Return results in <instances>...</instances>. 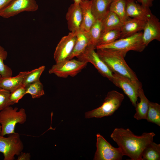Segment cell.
<instances>
[{
  "mask_svg": "<svg viewBox=\"0 0 160 160\" xmlns=\"http://www.w3.org/2000/svg\"><path fill=\"white\" fill-rule=\"evenodd\" d=\"M148 122L160 126V105L149 101L146 119Z\"/></svg>",
  "mask_w": 160,
  "mask_h": 160,
  "instance_id": "484cf974",
  "label": "cell"
},
{
  "mask_svg": "<svg viewBox=\"0 0 160 160\" xmlns=\"http://www.w3.org/2000/svg\"><path fill=\"white\" fill-rule=\"evenodd\" d=\"M76 32H70L63 37L57 44L54 54L56 63L67 59L71 54L76 39Z\"/></svg>",
  "mask_w": 160,
  "mask_h": 160,
  "instance_id": "7c38bea8",
  "label": "cell"
},
{
  "mask_svg": "<svg viewBox=\"0 0 160 160\" xmlns=\"http://www.w3.org/2000/svg\"><path fill=\"white\" fill-rule=\"evenodd\" d=\"M25 93L29 94L33 99L39 98L45 94L44 86L40 81L25 86Z\"/></svg>",
  "mask_w": 160,
  "mask_h": 160,
  "instance_id": "4316f807",
  "label": "cell"
},
{
  "mask_svg": "<svg viewBox=\"0 0 160 160\" xmlns=\"http://www.w3.org/2000/svg\"><path fill=\"white\" fill-rule=\"evenodd\" d=\"M82 14V21L80 29L87 32L96 19L92 12L91 0H82L79 4Z\"/></svg>",
  "mask_w": 160,
  "mask_h": 160,
  "instance_id": "2e32d148",
  "label": "cell"
},
{
  "mask_svg": "<svg viewBox=\"0 0 160 160\" xmlns=\"http://www.w3.org/2000/svg\"><path fill=\"white\" fill-rule=\"evenodd\" d=\"M126 12L127 16L146 21L152 14L150 8L143 7L135 0H127Z\"/></svg>",
  "mask_w": 160,
  "mask_h": 160,
  "instance_id": "9a60e30c",
  "label": "cell"
},
{
  "mask_svg": "<svg viewBox=\"0 0 160 160\" xmlns=\"http://www.w3.org/2000/svg\"><path fill=\"white\" fill-rule=\"evenodd\" d=\"M146 22L143 20L130 17L123 22L119 39L131 36L143 30Z\"/></svg>",
  "mask_w": 160,
  "mask_h": 160,
  "instance_id": "e0dca14e",
  "label": "cell"
},
{
  "mask_svg": "<svg viewBox=\"0 0 160 160\" xmlns=\"http://www.w3.org/2000/svg\"><path fill=\"white\" fill-rule=\"evenodd\" d=\"M31 155L29 153H25L22 152L18 156L17 160H30Z\"/></svg>",
  "mask_w": 160,
  "mask_h": 160,
  "instance_id": "836d02e7",
  "label": "cell"
},
{
  "mask_svg": "<svg viewBox=\"0 0 160 160\" xmlns=\"http://www.w3.org/2000/svg\"><path fill=\"white\" fill-rule=\"evenodd\" d=\"M28 72H21L16 76L0 78V88L11 92L22 85L23 79Z\"/></svg>",
  "mask_w": 160,
  "mask_h": 160,
  "instance_id": "d6986e66",
  "label": "cell"
},
{
  "mask_svg": "<svg viewBox=\"0 0 160 160\" xmlns=\"http://www.w3.org/2000/svg\"><path fill=\"white\" fill-rule=\"evenodd\" d=\"M124 95L116 90L108 92L102 105L97 108L85 113V117L100 118L113 115L121 106Z\"/></svg>",
  "mask_w": 160,
  "mask_h": 160,
  "instance_id": "277c9868",
  "label": "cell"
},
{
  "mask_svg": "<svg viewBox=\"0 0 160 160\" xmlns=\"http://www.w3.org/2000/svg\"><path fill=\"white\" fill-rule=\"evenodd\" d=\"M142 35V32H140L131 36L119 39L110 44L97 46L96 49L115 50L122 53L125 56L130 50L141 52L146 47L143 42Z\"/></svg>",
  "mask_w": 160,
  "mask_h": 160,
  "instance_id": "5b68a950",
  "label": "cell"
},
{
  "mask_svg": "<svg viewBox=\"0 0 160 160\" xmlns=\"http://www.w3.org/2000/svg\"><path fill=\"white\" fill-rule=\"evenodd\" d=\"M38 8L36 0H14L0 12V17L8 18L24 12H35Z\"/></svg>",
  "mask_w": 160,
  "mask_h": 160,
  "instance_id": "8fae6325",
  "label": "cell"
},
{
  "mask_svg": "<svg viewBox=\"0 0 160 160\" xmlns=\"http://www.w3.org/2000/svg\"><path fill=\"white\" fill-rule=\"evenodd\" d=\"M99 56L113 73H118L132 80H138L133 71L129 67L121 52L109 49H97Z\"/></svg>",
  "mask_w": 160,
  "mask_h": 160,
  "instance_id": "7a4b0ae2",
  "label": "cell"
},
{
  "mask_svg": "<svg viewBox=\"0 0 160 160\" xmlns=\"http://www.w3.org/2000/svg\"><path fill=\"white\" fill-rule=\"evenodd\" d=\"M138 97L140 99L135 107L136 113L134 117L137 120L146 119L149 101L145 96L142 86L139 88Z\"/></svg>",
  "mask_w": 160,
  "mask_h": 160,
  "instance_id": "44dd1931",
  "label": "cell"
},
{
  "mask_svg": "<svg viewBox=\"0 0 160 160\" xmlns=\"http://www.w3.org/2000/svg\"><path fill=\"white\" fill-rule=\"evenodd\" d=\"M143 30L142 38L146 47L153 40L160 41V22L155 15L152 14L146 21Z\"/></svg>",
  "mask_w": 160,
  "mask_h": 160,
  "instance_id": "4fadbf2b",
  "label": "cell"
},
{
  "mask_svg": "<svg viewBox=\"0 0 160 160\" xmlns=\"http://www.w3.org/2000/svg\"><path fill=\"white\" fill-rule=\"evenodd\" d=\"M7 137L0 135V152L4 156V160H14L24 148V145L19 134L15 132Z\"/></svg>",
  "mask_w": 160,
  "mask_h": 160,
  "instance_id": "52a82bcc",
  "label": "cell"
},
{
  "mask_svg": "<svg viewBox=\"0 0 160 160\" xmlns=\"http://www.w3.org/2000/svg\"><path fill=\"white\" fill-rule=\"evenodd\" d=\"M68 28L71 32H76L80 29L82 14L79 4L73 3L68 7L65 15Z\"/></svg>",
  "mask_w": 160,
  "mask_h": 160,
  "instance_id": "5bb4252c",
  "label": "cell"
},
{
  "mask_svg": "<svg viewBox=\"0 0 160 160\" xmlns=\"http://www.w3.org/2000/svg\"><path fill=\"white\" fill-rule=\"evenodd\" d=\"M45 68L44 66L42 65L31 71H28L23 79V84L25 86L29 84L40 81V77Z\"/></svg>",
  "mask_w": 160,
  "mask_h": 160,
  "instance_id": "f1b7e54d",
  "label": "cell"
},
{
  "mask_svg": "<svg viewBox=\"0 0 160 160\" xmlns=\"http://www.w3.org/2000/svg\"><path fill=\"white\" fill-rule=\"evenodd\" d=\"M1 75H0V78H1Z\"/></svg>",
  "mask_w": 160,
  "mask_h": 160,
  "instance_id": "74e56055",
  "label": "cell"
},
{
  "mask_svg": "<svg viewBox=\"0 0 160 160\" xmlns=\"http://www.w3.org/2000/svg\"><path fill=\"white\" fill-rule=\"evenodd\" d=\"M88 44L87 32L80 30L77 32L76 39L73 49L67 59L78 57L84 51L88 46Z\"/></svg>",
  "mask_w": 160,
  "mask_h": 160,
  "instance_id": "ffe728a7",
  "label": "cell"
},
{
  "mask_svg": "<svg viewBox=\"0 0 160 160\" xmlns=\"http://www.w3.org/2000/svg\"><path fill=\"white\" fill-rule=\"evenodd\" d=\"M101 20L102 28L101 34L110 30H121L123 23L116 14L109 10Z\"/></svg>",
  "mask_w": 160,
  "mask_h": 160,
  "instance_id": "ac0fdd59",
  "label": "cell"
},
{
  "mask_svg": "<svg viewBox=\"0 0 160 160\" xmlns=\"http://www.w3.org/2000/svg\"><path fill=\"white\" fill-rule=\"evenodd\" d=\"M143 7L150 8L153 5V2L154 0H136Z\"/></svg>",
  "mask_w": 160,
  "mask_h": 160,
  "instance_id": "d6a6232c",
  "label": "cell"
},
{
  "mask_svg": "<svg viewBox=\"0 0 160 160\" xmlns=\"http://www.w3.org/2000/svg\"><path fill=\"white\" fill-rule=\"evenodd\" d=\"M18 109L17 107L13 108L10 106L0 111V135L4 136L15 132L16 125L26 122L27 116L25 109L23 108Z\"/></svg>",
  "mask_w": 160,
  "mask_h": 160,
  "instance_id": "3957f363",
  "label": "cell"
},
{
  "mask_svg": "<svg viewBox=\"0 0 160 160\" xmlns=\"http://www.w3.org/2000/svg\"><path fill=\"white\" fill-rule=\"evenodd\" d=\"M160 159V144L153 141L144 150L142 160H159Z\"/></svg>",
  "mask_w": 160,
  "mask_h": 160,
  "instance_id": "d4e9b609",
  "label": "cell"
},
{
  "mask_svg": "<svg viewBox=\"0 0 160 160\" xmlns=\"http://www.w3.org/2000/svg\"><path fill=\"white\" fill-rule=\"evenodd\" d=\"M14 0H0V12Z\"/></svg>",
  "mask_w": 160,
  "mask_h": 160,
  "instance_id": "e575fe53",
  "label": "cell"
},
{
  "mask_svg": "<svg viewBox=\"0 0 160 160\" xmlns=\"http://www.w3.org/2000/svg\"><path fill=\"white\" fill-rule=\"evenodd\" d=\"M1 125H0V133L1 132Z\"/></svg>",
  "mask_w": 160,
  "mask_h": 160,
  "instance_id": "8d00e7d4",
  "label": "cell"
},
{
  "mask_svg": "<svg viewBox=\"0 0 160 160\" xmlns=\"http://www.w3.org/2000/svg\"><path fill=\"white\" fill-rule=\"evenodd\" d=\"M113 0H91V8L96 20H101L109 11Z\"/></svg>",
  "mask_w": 160,
  "mask_h": 160,
  "instance_id": "7402d4cb",
  "label": "cell"
},
{
  "mask_svg": "<svg viewBox=\"0 0 160 160\" xmlns=\"http://www.w3.org/2000/svg\"><path fill=\"white\" fill-rule=\"evenodd\" d=\"M8 53L7 51L0 45V75L3 78L12 76V71L11 68L5 65L4 61L6 59Z\"/></svg>",
  "mask_w": 160,
  "mask_h": 160,
  "instance_id": "f546056e",
  "label": "cell"
},
{
  "mask_svg": "<svg viewBox=\"0 0 160 160\" xmlns=\"http://www.w3.org/2000/svg\"><path fill=\"white\" fill-rule=\"evenodd\" d=\"M74 1V3L77 4H79V3L81 2L82 0H71Z\"/></svg>",
  "mask_w": 160,
  "mask_h": 160,
  "instance_id": "d590c367",
  "label": "cell"
},
{
  "mask_svg": "<svg viewBox=\"0 0 160 160\" xmlns=\"http://www.w3.org/2000/svg\"><path fill=\"white\" fill-rule=\"evenodd\" d=\"M26 95L25 86L22 84L10 92L9 98V105L17 103Z\"/></svg>",
  "mask_w": 160,
  "mask_h": 160,
  "instance_id": "4dcf8cb0",
  "label": "cell"
},
{
  "mask_svg": "<svg viewBox=\"0 0 160 160\" xmlns=\"http://www.w3.org/2000/svg\"><path fill=\"white\" fill-rule=\"evenodd\" d=\"M96 151L94 160H121L124 156L121 149L113 146L100 134L96 135Z\"/></svg>",
  "mask_w": 160,
  "mask_h": 160,
  "instance_id": "9c48e42d",
  "label": "cell"
},
{
  "mask_svg": "<svg viewBox=\"0 0 160 160\" xmlns=\"http://www.w3.org/2000/svg\"><path fill=\"white\" fill-rule=\"evenodd\" d=\"M110 81L123 90L129 98L132 105L135 108L138 97V90L142 86L141 83L139 80H133L114 73H113V77Z\"/></svg>",
  "mask_w": 160,
  "mask_h": 160,
  "instance_id": "ba28073f",
  "label": "cell"
},
{
  "mask_svg": "<svg viewBox=\"0 0 160 160\" xmlns=\"http://www.w3.org/2000/svg\"><path fill=\"white\" fill-rule=\"evenodd\" d=\"M102 31L101 20H96L87 32L89 40L88 46L96 49L101 35Z\"/></svg>",
  "mask_w": 160,
  "mask_h": 160,
  "instance_id": "603a6c76",
  "label": "cell"
},
{
  "mask_svg": "<svg viewBox=\"0 0 160 160\" xmlns=\"http://www.w3.org/2000/svg\"><path fill=\"white\" fill-rule=\"evenodd\" d=\"M120 35L121 30L119 29L110 30L102 33L97 46L111 43L119 39Z\"/></svg>",
  "mask_w": 160,
  "mask_h": 160,
  "instance_id": "83f0119b",
  "label": "cell"
},
{
  "mask_svg": "<svg viewBox=\"0 0 160 160\" xmlns=\"http://www.w3.org/2000/svg\"><path fill=\"white\" fill-rule=\"evenodd\" d=\"M10 92L0 88V111L9 105Z\"/></svg>",
  "mask_w": 160,
  "mask_h": 160,
  "instance_id": "1f68e13d",
  "label": "cell"
},
{
  "mask_svg": "<svg viewBox=\"0 0 160 160\" xmlns=\"http://www.w3.org/2000/svg\"><path fill=\"white\" fill-rule=\"evenodd\" d=\"M155 134L153 132H144L140 136L135 135L129 128H116L111 135V138L121 149L124 156L131 160H142L143 152L153 141Z\"/></svg>",
  "mask_w": 160,
  "mask_h": 160,
  "instance_id": "6da1fadb",
  "label": "cell"
},
{
  "mask_svg": "<svg viewBox=\"0 0 160 160\" xmlns=\"http://www.w3.org/2000/svg\"><path fill=\"white\" fill-rule=\"evenodd\" d=\"M127 0H113L109 10L116 14L124 22L129 19L126 12Z\"/></svg>",
  "mask_w": 160,
  "mask_h": 160,
  "instance_id": "cb8c5ba5",
  "label": "cell"
},
{
  "mask_svg": "<svg viewBox=\"0 0 160 160\" xmlns=\"http://www.w3.org/2000/svg\"><path fill=\"white\" fill-rule=\"evenodd\" d=\"M88 63L73 58L66 59L52 66L49 70V74H53L58 77L66 78L76 76L87 65Z\"/></svg>",
  "mask_w": 160,
  "mask_h": 160,
  "instance_id": "8992f818",
  "label": "cell"
},
{
  "mask_svg": "<svg viewBox=\"0 0 160 160\" xmlns=\"http://www.w3.org/2000/svg\"></svg>",
  "mask_w": 160,
  "mask_h": 160,
  "instance_id": "f35d334b",
  "label": "cell"
},
{
  "mask_svg": "<svg viewBox=\"0 0 160 160\" xmlns=\"http://www.w3.org/2000/svg\"><path fill=\"white\" fill-rule=\"evenodd\" d=\"M95 49L87 46L84 51L76 57L80 61L92 64L101 75L110 81L113 77V73L100 58Z\"/></svg>",
  "mask_w": 160,
  "mask_h": 160,
  "instance_id": "30bf717a",
  "label": "cell"
}]
</instances>
